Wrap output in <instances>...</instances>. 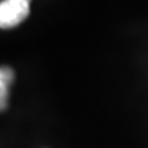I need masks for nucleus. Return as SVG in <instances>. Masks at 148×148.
I'll return each mask as SVG.
<instances>
[{"mask_svg":"<svg viewBox=\"0 0 148 148\" xmlns=\"http://www.w3.org/2000/svg\"><path fill=\"white\" fill-rule=\"evenodd\" d=\"M30 0H3L0 4V26L10 29L19 25L29 15Z\"/></svg>","mask_w":148,"mask_h":148,"instance_id":"1","label":"nucleus"},{"mask_svg":"<svg viewBox=\"0 0 148 148\" xmlns=\"http://www.w3.org/2000/svg\"><path fill=\"white\" fill-rule=\"evenodd\" d=\"M14 79V71L8 66H3L0 70V106L1 110H4L7 107V101H8V90H10V85L12 84Z\"/></svg>","mask_w":148,"mask_h":148,"instance_id":"2","label":"nucleus"}]
</instances>
